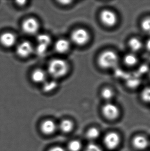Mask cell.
<instances>
[{"mask_svg": "<svg viewBox=\"0 0 150 151\" xmlns=\"http://www.w3.org/2000/svg\"><path fill=\"white\" fill-rule=\"evenodd\" d=\"M69 66L63 59L56 58L51 60L48 65V72L53 78H57L62 77L67 73Z\"/></svg>", "mask_w": 150, "mask_h": 151, "instance_id": "1", "label": "cell"}, {"mask_svg": "<svg viewBox=\"0 0 150 151\" xmlns=\"http://www.w3.org/2000/svg\"><path fill=\"white\" fill-rule=\"evenodd\" d=\"M98 63L104 69H111L115 67L118 63V57L114 52L106 51L102 53L98 58Z\"/></svg>", "mask_w": 150, "mask_h": 151, "instance_id": "2", "label": "cell"}, {"mask_svg": "<svg viewBox=\"0 0 150 151\" xmlns=\"http://www.w3.org/2000/svg\"><path fill=\"white\" fill-rule=\"evenodd\" d=\"M71 39L72 42L77 45H84L89 40V33L85 29H76L71 33Z\"/></svg>", "mask_w": 150, "mask_h": 151, "instance_id": "3", "label": "cell"}, {"mask_svg": "<svg viewBox=\"0 0 150 151\" xmlns=\"http://www.w3.org/2000/svg\"><path fill=\"white\" fill-rule=\"evenodd\" d=\"M100 18L102 23L106 27H114L117 22V16L110 10H103L100 14Z\"/></svg>", "mask_w": 150, "mask_h": 151, "instance_id": "4", "label": "cell"}, {"mask_svg": "<svg viewBox=\"0 0 150 151\" xmlns=\"http://www.w3.org/2000/svg\"><path fill=\"white\" fill-rule=\"evenodd\" d=\"M119 109L117 106L112 103H107L102 107L104 116L108 119H115L119 116Z\"/></svg>", "mask_w": 150, "mask_h": 151, "instance_id": "5", "label": "cell"}, {"mask_svg": "<svg viewBox=\"0 0 150 151\" xmlns=\"http://www.w3.org/2000/svg\"><path fill=\"white\" fill-rule=\"evenodd\" d=\"M23 31L29 35H33L37 33L39 29V23L36 19L34 18L27 19L23 22Z\"/></svg>", "mask_w": 150, "mask_h": 151, "instance_id": "6", "label": "cell"}, {"mask_svg": "<svg viewBox=\"0 0 150 151\" xmlns=\"http://www.w3.org/2000/svg\"><path fill=\"white\" fill-rule=\"evenodd\" d=\"M104 143L106 147L109 149H114L119 144V136L115 132L108 133L104 138Z\"/></svg>", "mask_w": 150, "mask_h": 151, "instance_id": "7", "label": "cell"}, {"mask_svg": "<svg viewBox=\"0 0 150 151\" xmlns=\"http://www.w3.org/2000/svg\"><path fill=\"white\" fill-rule=\"evenodd\" d=\"M34 51L33 45L29 42L23 41L20 43L16 48V53L21 57L26 58L33 53Z\"/></svg>", "mask_w": 150, "mask_h": 151, "instance_id": "8", "label": "cell"}, {"mask_svg": "<svg viewBox=\"0 0 150 151\" xmlns=\"http://www.w3.org/2000/svg\"><path fill=\"white\" fill-rule=\"evenodd\" d=\"M16 42V36L11 33L6 32L0 36V42L4 47H10L14 46Z\"/></svg>", "mask_w": 150, "mask_h": 151, "instance_id": "9", "label": "cell"}, {"mask_svg": "<svg viewBox=\"0 0 150 151\" xmlns=\"http://www.w3.org/2000/svg\"><path fill=\"white\" fill-rule=\"evenodd\" d=\"M56 123L51 120L44 121L41 125V130L46 135H51L55 133L57 129Z\"/></svg>", "mask_w": 150, "mask_h": 151, "instance_id": "10", "label": "cell"}, {"mask_svg": "<svg viewBox=\"0 0 150 151\" xmlns=\"http://www.w3.org/2000/svg\"><path fill=\"white\" fill-rule=\"evenodd\" d=\"M133 145L137 149H145L148 146V140L143 136H137L133 140Z\"/></svg>", "mask_w": 150, "mask_h": 151, "instance_id": "11", "label": "cell"}, {"mask_svg": "<svg viewBox=\"0 0 150 151\" xmlns=\"http://www.w3.org/2000/svg\"><path fill=\"white\" fill-rule=\"evenodd\" d=\"M70 44L69 41L64 39H59L55 45V50L58 53H65L69 50Z\"/></svg>", "mask_w": 150, "mask_h": 151, "instance_id": "12", "label": "cell"}, {"mask_svg": "<svg viewBox=\"0 0 150 151\" xmlns=\"http://www.w3.org/2000/svg\"><path fill=\"white\" fill-rule=\"evenodd\" d=\"M46 73L44 70L40 69H38L35 70V71L33 72L31 75V78L33 81L35 83H43L46 81Z\"/></svg>", "mask_w": 150, "mask_h": 151, "instance_id": "13", "label": "cell"}, {"mask_svg": "<svg viewBox=\"0 0 150 151\" xmlns=\"http://www.w3.org/2000/svg\"><path fill=\"white\" fill-rule=\"evenodd\" d=\"M129 45L130 49L133 52H137L140 51L142 47V43L140 40L137 38H132L129 42Z\"/></svg>", "mask_w": 150, "mask_h": 151, "instance_id": "14", "label": "cell"}, {"mask_svg": "<svg viewBox=\"0 0 150 151\" xmlns=\"http://www.w3.org/2000/svg\"><path fill=\"white\" fill-rule=\"evenodd\" d=\"M59 129L63 133H70L74 129V124L69 120H64L59 124Z\"/></svg>", "mask_w": 150, "mask_h": 151, "instance_id": "15", "label": "cell"}, {"mask_svg": "<svg viewBox=\"0 0 150 151\" xmlns=\"http://www.w3.org/2000/svg\"><path fill=\"white\" fill-rule=\"evenodd\" d=\"M124 62L128 66H134L138 63V58L134 53H129L124 57Z\"/></svg>", "mask_w": 150, "mask_h": 151, "instance_id": "16", "label": "cell"}, {"mask_svg": "<svg viewBox=\"0 0 150 151\" xmlns=\"http://www.w3.org/2000/svg\"><path fill=\"white\" fill-rule=\"evenodd\" d=\"M38 43L39 45H43L49 47L51 43V37L49 35L44 34L39 35L37 38Z\"/></svg>", "mask_w": 150, "mask_h": 151, "instance_id": "17", "label": "cell"}, {"mask_svg": "<svg viewBox=\"0 0 150 151\" xmlns=\"http://www.w3.org/2000/svg\"><path fill=\"white\" fill-rule=\"evenodd\" d=\"M57 87V83L55 80L45 81L43 83V89L44 92H50L54 90Z\"/></svg>", "mask_w": 150, "mask_h": 151, "instance_id": "18", "label": "cell"}, {"mask_svg": "<svg viewBox=\"0 0 150 151\" xmlns=\"http://www.w3.org/2000/svg\"><path fill=\"white\" fill-rule=\"evenodd\" d=\"M99 131L96 127H91L86 132V137L90 140L97 139L99 136Z\"/></svg>", "mask_w": 150, "mask_h": 151, "instance_id": "19", "label": "cell"}, {"mask_svg": "<svg viewBox=\"0 0 150 151\" xmlns=\"http://www.w3.org/2000/svg\"><path fill=\"white\" fill-rule=\"evenodd\" d=\"M82 143L80 141L75 140L71 141L68 145V149L69 151H80L82 149Z\"/></svg>", "mask_w": 150, "mask_h": 151, "instance_id": "20", "label": "cell"}, {"mask_svg": "<svg viewBox=\"0 0 150 151\" xmlns=\"http://www.w3.org/2000/svg\"><path fill=\"white\" fill-rule=\"evenodd\" d=\"M114 96V93L112 89L111 88H104L101 91V96L104 99L106 100H110L113 98Z\"/></svg>", "mask_w": 150, "mask_h": 151, "instance_id": "21", "label": "cell"}, {"mask_svg": "<svg viewBox=\"0 0 150 151\" xmlns=\"http://www.w3.org/2000/svg\"><path fill=\"white\" fill-rule=\"evenodd\" d=\"M141 27L145 33L150 35V17L146 18L142 21Z\"/></svg>", "mask_w": 150, "mask_h": 151, "instance_id": "22", "label": "cell"}, {"mask_svg": "<svg viewBox=\"0 0 150 151\" xmlns=\"http://www.w3.org/2000/svg\"><path fill=\"white\" fill-rule=\"evenodd\" d=\"M85 151H102L98 145L94 143H90L85 148Z\"/></svg>", "mask_w": 150, "mask_h": 151, "instance_id": "23", "label": "cell"}, {"mask_svg": "<svg viewBox=\"0 0 150 151\" xmlns=\"http://www.w3.org/2000/svg\"><path fill=\"white\" fill-rule=\"evenodd\" d=\"M142 98L146 102L150 103V88L144 90L142 94Z\"/></svg>", "mask_w": 150, "mask_h": 151, "instance_id": "24", "label": "cell"}, {"mask_svg": "<svg viewBox=\"0 0 150 151\" xmlns=\"http://www.w3.org/2000/svg\"><path fill=\"white\" fill-rule=\"evenodd\" d=\"M49 151H65V150L63 149V147H52Z\"/></svg>", "mask_w": 150, "mask_h": 151, "instance_id": "25", "label": "cell"}, {"mask_svg": "<svg viewBox=\"0 0 150 151\" xmlns=\"http://www.w3.org/2000/svg\"><path fill=\"white\" fill-rule=\"evenodd\" d=\"M145 47L148 51H150V38L146 40L145 43Z\"/></svg>", "mask_w": 150, "mask_h": 151, "instance_id": "26", "label": "cell"}, {"mask_svg": "<svg viewBox=\"0 0 150 151\" xmlns=\"http://www.w3.org/2000/svg\"><path fill=\"white\" fill-rule=\"evenodd\" d=\"M26 1H16V3L19 6H24Z\"/></svg>", "mask_w": 150, "mask_h": 151, "instance_id": "27", "label": "cell"}, {"mask_svg": "<svg viewBox=\"0 0 150 151\" xmlns=\"http://www.w3.org/2000/svg\"><path fill=\"white\" fill-rule=\"evenodd\" d=\"M59 2L62 4V5H68L69 4H70L71 3V1H59Z\"/></svg>", "mask_w": 150, "mask_h": 151, "instance_id": "28", "label": "cell"}]
</instances>
